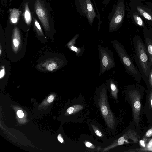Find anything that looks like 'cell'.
I'll use <instances>...</instances> for the list:
<instances>
[{
  "instance_id": "5bb4252c",
  "label": "cell",
  "mask_w": 152,
  "mask_h": 152,
  "mask_svg": "<svg viewBox=\"0 0 152 152\" xmlns=\"http://www.w3.org/2000/svg\"><path fill=\"white\" fill-rule=\"evenodd\" d=\"M29 0H23L19 9L21 11L19 25H25L29 27L32 25L33 18L28 4Z\"/></svg>"
},
{
  "instance_id": "52a82bcc",
  "label": "cell",
  "mask_w": 152,
  "mask_h": 152,
  "mask_svg": "<svg viewBox=\"0 0 152 152\" xmlns=\"http://www.w3.org/2000/svg\"><path fill=\"white\" fill-rule=\"evenodd\" d=\"M75 8L81 17H85L91 27L97 15L91 0H74Z\"/></svg>"
},
{
  "instance_id": "3957f363",
  "label": "cell",
  "mask_w": 152,
  "mask_h": 152,
  "mask_svg": "<svg viewBox=\"0 0 152 152\" xmlns=\"http://www.w3.org/2000/svg\"><path fill=\"white\" fill-rule=\"evenodd\" d=\"M134 58L142 78L147 84L148 77L152 66L145 44L141 37L136 35L133 39Z\"/></svg>"
},
{
  "instance_id": "7a4b0ae2",
  "label": "cell",
  "mask_w": 152,
  "mask_h": 152,
  "mask_svg": "<svg viewBox=\"0 0 152 152\" xmlns=\"http://www.w3.org/2000/svg\"><path fill=\"white\" fill-rule=\"evenodd\" d=\"M107 89L106 85L103 83L95 92L94 102L105 122L107 131L114 134L116 125V119L109 104Z\"/></svg>"
},
{
  "instance_id": "d6986e66",
  "label": "cell",
  "mask_w": 152,
  "mask_h": 152,
  "mask_svg": "<svg viewBox=\"0 0 152 152\" xmlns=\"http://www.w3.org/2000/svg\"><path fill=\"white\" fill-rule=\"evenodd\" d=\"M106 85L112 96L114 99L117 100L118 90L116 82L113 79L110 78L106 81Z\"/></svg>"
},
{
  "instance_id": "7c38bea8",
  "label": "cell",
  "mask_w": 152,
  "mask_h": 152,
  "mask_svg": "<svg viewBox=\"0 0 152 152\" xmlns=\"http://www.w3.org/2000/svg\"><path fill=\"white\" fill-rule=\"evenodd\" d=\"M78 142L86 151H102L107 146L100 142L91 136L87 135H81L79 139Z\"/></svg>"
},
{
  "instance_id": "4316f807",
  "label": "cell",
  "mask_w": 152,
  "mask_h": 152,
  "mask_svg": "<svg viewBox=\"0 0 152 152\" xmlns=\"http://www.w3.org/2000/svg\"><path fill=\"white\" fill-rule=\"evenodd\" d=\"M148 82L149 86L152 89V68L149 74Z\"/></svg>"
},
{
  "instance_id": "ffe728a7",
  "label": "cell",
  "mask_w": 152,
  "mask_h": 152,
  "mask_svg": "<svg viewBox=\"0 0 152 152\" xmlns=\"http://www.w3.org/2000/svg\"><path fill=\"white\" fill-rule=\"evenodd\" d=\"M32 16L33 18L32 25L34 29L39 35L43 36V33L39 22L34 15H32Z\"/></svg>"
},
{
  "instance_id": "4dcf8cb0",
  "label": "cell",
  "mask_w": 152,
  "mask_h": 152,
  "mask_svg": "<svg viewBox=\"0 0 152 152\" xmlns=\"http://www.w3.org/2000/svg\"><path fill=\"white\" fill-rule=\"evenodd\" d=\"M17 115L18 117L20 118H22L24 116L23 112L21 110H18L17 112Z\"/></svg>"
},
{
  "instance_id": "2e32d148",
  "label": "cell",
  "mask_w": 152,
  "mask_h": 152,
  "mask_svg": "<svg viewBox=\"0 0 152 152\" xmlns=\"http://www.w3.org/2000/svg\"><path fill=\"white\" fill-rule=\"evenodd\" d=\"M16 25H14L12 31V44L13 51L16 52L19 49L21 44V37L19 28Z\"/></svg>"
},
{
  "instance_id": "d590c367",
  "label": "cell",
  "mask_w": 152,
  "mask_h": 152,
  "mask_svg": "<svg viewBox=\"0 0 152 152\" xmlns=\"http://www.w3.org/2000/svg\"><path fill=\"white\" fill-rule=\"evenodd\" d=\"M2 48L1 44L0 45V55H1V52H2Z\"/></svg>"
},
{
  "instance_id": "9c48e42d",
  "label": "cell",
  "mask_w": 152,
  "mask_h": 152,
  "mask_svg": "<svg viewBox=\"0 0 152 152\" xmlns=\"http://www.w3.org/2000/svg\"><path fill=\"white\" fill-rule=\"evenodd\" d=\"M140 136L134 130L129 129L122 136L114 140L109 145L104 147L102 152L107 151L119 145L130 143H138Z\"/></svg>"
},
{
  "instance_id": "277c9868",
  "label": "cell",
  "mask_w": 152,
  "mask_h": 152,
  "mask_svg": "<svg viewBox=\"0 0 152 152\" xmlns=\"http://www.w3.org/2000/svg\"><path fill=\"white\" fill-rule=\"evenodd\" d=\"M110 43L118 55L127 73L137 82H140L142 78L140 73L123 45L116 40L111 41Z\"/></svg>"
},
{
  "instance_id": "8992f818",
  "label": "cell",
  "mask_w": 152,
  "mask_h": 152,
  "mask_svg": "<svg viewBox=\"0 0 152 152\" xmlns=\"http://www.w3.org/2000/svg\"><path fill=\"white\" fill-rule=\"evenodd\" d=\"M74 122H82L89 114V110L84 98L82 95L73 100L72 104L66 110Z\"/></svg>"
},
{
  "instance_id": "5b68a950",
  "label": "cell",
  "mask_w": 152,
  "mask_h": 152,
  "mask_svg": "<svg viewBox=\"0 0 152 152\" xmlns=\"http://www.w3.org/2000/svg\"><path fill=\"white\" fill-rule=\"evenodd\" d=\"M125 10V5L123 0H117V4H113L112 11L107 17L109 33L116 31L120 27L124 18Z\"/></svg>"
},
{
  "instance_id": "83f0119b",
  "label": "cell",
  "mask_w": 152,
  "mask_h": 152,
  "mask_svg": "<svg viewBox=\"0 0 152 152\" xmlns=\"http://www.w3.org/2000/svg\"><path fill=\"white\" fill-rule=\"evenodd\" d=\"M5 69L4 66H1L0 71V78L1 79L3 78L5 75Z\"/></svg>"
},
{
  "instance_id": "1f68e13d",
  "label": "cell",
  "mask_w": 152,
  "mask_h": 152,
  "mask_svg": "<svg viewBox=\"0 0 152 152\" xmlns=\"http://www.w3.org/2000/svg\"><path fill=\"white\" fill-rule=\"evenodd\" d=\"M9 0H0L1 4L3 6L7 7V3Z\"/></svg>"
},
{
  "instance_id": "ac0fdd59",
  "label": "cell",
  "mask_w": 152,
  "mask_h": 152,
  "mask_svg": "<svg viewBox=\"0 0 152 152\" xmlns=\"http://www.w3.org/2000/svg\"><path fill=\"white\" fill-rule=\"evenodd\" d=\"M9 17L8 20L12 24H18L20 18L21 11L20 9L15 8L10 9L9 11Z\"/></svg>"
},
{
  "instance_id": "30bf717a",
  "label": "cell",
  "mask_w": 152,
  "mask_h": 152,
  "mask_svg": "<svg viewBox=\"0 0 152 152\" xmlns=\"http://www.w3.org/2000/svg\"><path fill=\"white\" fill-rule=\"evenodd\" d=\"M128 87L130 89L128 90V94L132 106L133 118L136 126H138L141 107V95L140 91L137 89L132 88V86Z\"/></svg>"
},
{
  "instance_id": "836d02e7",
  "label": "cell",
  "mask_w": 152,
  "mask_h": 152,
  "mask_svg": "<svg viewBox=\"0 0 152 152\" xmlns=\"http://www.w3.org/2000/svg\"><path fill=\"white\" fill-rule=\"evenodd\" d=\"M57 138L58 141L61 142L62 143L63 142L64 140L63 138L61 137V134H59Z\"/></svg>"
},
{
  "instance_id": "d6a6232c",
  "label": "cell",
  "mask_w": 152,
  "mask_h": 152,
  "mask_svg": "<svg viewBox=\"0 0 152 152\" xmlns=\"http://www.w3.org/2000/svg\"><path fill=\"white\" fill-rule=\"evenodd\" d=\"M54 99L53 96L51 95L49 96L47 99V102L49 103H51L53 102Z\"/></svg>"
},
{
  "instance_id": "603a6c76",
  "label": "cell",
  "mask_w": 152,
  "mask_h": 152,
  "mask_svg": "<svg viewBox=\"0 0 152 152\" xmlns=\"http://www.w3.org/2000/svg\"><path fill=\"white\" fill-rule=\"evenodd\" d=\"M126 151L127 152H148V151H152V147L149 148H142L135 149H129L128 151Z\"/></svg>"
},
{
  "instance_id": "44dd1931",
  "label": "cell",
  "mask_w": 152,
  "mask_h": 152,
  "mask_svg": "<svg viewBox=\"0 0 152 152\" xmlns=\"http://www.w3.org/2000/svg\"><path fill=\"white\" fill-rule=\"evenodd\" d=\"M137 9L139 13L145 18L152 21V17L149 13L139 7H137Z\"/></svg>"
},
{
  "instance_id": "e575fe53",
  "label": "cell",
  "mask_w": 152,
  "mask_h": 152,
  "mask_svg": "<svg viewBox=\"0 0 152 152\" xmlns=\"http://www.w3.org/2000/svg\"><path fill=\"white\" fill-rule=\"evenodd\" d=\"M110 0H103L102 3L105 5H107Z\"/></svg>"
},
{
  "instance_id": "9a60e30c",
  "label": "cell",
  "mask_w": 152,
  "mask_h": 152,
  "mask_svg": "<svg viewBox=\"0 0 152 152\" xmlns=\"http://www.w3.org/2000/svg\"><path fill=\"white\" fill-rule=\"evenodd\" d=\"M80 35V34L77 33L66 44V46L68 49L71 51L75 52L76 53V56L78 57L82 56L85 50L84 47L80 48L75 45L76 40Z\"/></svg>"
},
{
  "instance_id": "ba28073f",
  "label": "cell",
  "mask_w": 152,
  "mask_h": 152,
  "mask_svg": "<svg viewBox=\"0 0 152 152\" xmlns=\"http://www.w3.org/2000/svg\"><path fill=\"white\" fill-rule=\"evenodd\" d=\"M98 50L100 60L99 76L100 77L106 71H109L115 67L116 64L113 53L111 50L99 45Z\"/></svg>"
},
{
  "instance_id": "4fadbf2b",
  "label": "cell",
  "mask_w": 152,
  "mask_h": 152,
  "mask_svg": "<svg viewBox=\"0 0 152 152\" xmlns=\"http://www.w3.org/2000/svg\"><path fill=\"white\" fill-rule=\"evenodd\" d=\"M67 63L64 57L50 58L41 62L39 68L44 71H52L65 66Z\"/></svg>"
},
{
  "instance_id": "e0dca14e",
  "label": "cell",
  "mask_w": 152,
  "mask_h": 152,
  "mask_svg": "<svg viewBox=\"0 0 152 152\" xmlns=\"http://www.w3.org/2000/svg\"><path fill=\"white\" fill-rule=\"evenodd\" d=\"M144 39L145 47L152 66V32H145L144 36Z\"/></svg>"
},
{
  "instance_id": "d4e9b609",
  "label": "cell",
  "mask_w": 152,
  "mask_h": 152,
  "mask_svg": "<svg viewBox=\"0 0 152 152\" xmlns=\"http://www.w3.org/2000/svg\"><path fill=\"white\" fill-rule=\"evenodd\" d=\"M93 1L94 2V4L95 7H96V10L97 12V17L98 18V20H99L98 29V31H99L100 30V27L101 24L102 23V22L101 20V18H100L101 15H100V14H99V12H98V11L97 10L98 9H97V8L96 7V4L95 3V2L94 0H93Z\"/></svg>"
},
{
  "instance_id": "6da1fadb",
  "label": "cell",
  "mask_w": 152,
  "mask_h": 152,
  "mask_svg": "<svg viewBox=\"0 0 152 152\" xmlns=\"http://www.w3.org/2000/svg\"><path fill=\"white\" fill-rule=\"evenodd\" d=\"M28 4L32 15L40 23L45 32L48 33L53 30L54 24L53 10L47 0H29Z\"/></svg>"
},
{
  "instance_id": "cb8c5ba5",
  "label": "cell",
  "mask_w": 152,
  "mask_h": 152,
  "mask_svg": "<svg viewBox=\"0 0 152 152\" xmlns=\"http://www.w3.org/2000/svg\"><path fill=\"white\" fill-rule=\"evenodd\" d=\"M150 138H142L141 140H140L139 141V143L141 147L142 148H145V147L147 142L148 141Z\"/></svg>"
},
{
  "instance_id": "7402d4cb",
  "label": "cell",
  "mask_w": 152,
  "mask_h": 152,
  "mask_svg": "<svg viewBox=\"0 0 152 152\" xmlns=\"http://www.w3.org/2000/svg\"><path fill=\"white\" fill-rule=\"evenodd\" d=\"M133 17L134 21L137 25L142 27L144 26V24L143 20L138 15L136 14H134Z\"/></svg>"
},
{
  "instance_id": "f1b7e54d",
  "label": "cell",
  "mask_w": 152,
  "mask_h": 152,
  "mask_svg": "<svg viewBox=\"0 0 152 152\" xmlns=\"http://www.w3.org/2000/svg\"><path fill=\"white\" fill-rule=\"evenodd\" d=\"M149 105L152 111V89L151 88L149 92Z\"/></svg>"
},
{
  "instance_id": "484cf974",
  "label": "cell",
  "mask_w": 152,
  "mask_h": 152,
  "mask_svg": "<svg viewBox=\"0 0 152 152\" xmlns=\"http://www.w3.org/2000/svg\"><path fill=\"white\" fill-rule=\"evenodd\" d=\"M152 136V127L148 130L144 135L143 138H150Z\"/></svg>"
},
{
  "instance_id": "f546056e",
  "label": "cell",
  "mask_w": 152,
  "mask_h": 152,
  "mask_svg": "<svg viewBox=\"0 0 152 152\" xmlns=\"http://www.w3.org/2000/svg\"><path fill=\"white\" fill-rule=\"evenodd\" d=\"M152 147V138H150L147 142L145 147V148Z\"/></svg>"
},
{
  "instance_id": "8fae6325",
  "label": "cell",
  "mask_w": 152,
  "mask_h": 152,
  "mask_svg": "<svg viewBox=\"0 0 152 152\" xmlns=\"http://www.w3.org/2000/svg\"><path fill=\"white\" fill-rule=\"evenodd\" d=\"M87 123L91 135L94 136L96 140H101L103 143L107 146L112 142L114 138H108L107 137L106 132L97 121L88 119Z\"/></svg>"
}]
</instances>
